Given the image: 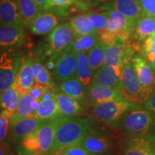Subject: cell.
Wrapping results in <instances>:
<instances>
[{"instance_id":"45","label":"cell","mask_w":155,"mask_h":155,"mask_svg":"<svg viewBox=\"0 0 155 155\" xmlns=\"http://www.w3.org/2000/svg\"><path fill=\"white\" fill-rule=\"evenodd\" d=\"M33 2L41 11H45L47 10L50 0H33Z\"/></svg>"},{"instance_id":"39","label":"cell","mask_w":155,"mask_h":155,"mask_svg":"<svg viewBox=\"0 0 155 155\" xmlns=\"http://www.w3.org/2000/svg\"><path fill=\"white\" fill-rule=\"evenodd\" d=\"M143 12L155 17V0H139Z\"/></svg>"},{"instance_id":"13","label":"cell","mask_w":155,"mask_h":155,"mask_svg":"<svg viewBox=\"0 0 155 155\" xmlns=\"http://www.w3.org/2000/svg\"><path fill=\"white\" fill-rule=\"evenodd\" d=\"M23 25H1L0 45L2 49L17 48L22 45L25 40Z\"/></svg>"},{"instance_id":"35","label":"cell","mask_w":155,"mask_h":155,"mask_svg":"<svg viewBox=\"0 0 155 155\" xmlns=\"http://www.w3.org/2000/svg\"><path fill=\"white\" fill-rule=\"evenodd\" d=\"M38 131L29 134L21 141V146L24 150V154L28 153H40V144L38 138Z\"/></svg>"},{"instance_id":"30","label":"cell","mask_w":155,"mask_h":155,"mask_svg":"<svg viewBox=\"0 0 155 155\" xmlns=\"http://www.w3.org/2000/svg\"><path fill=\"white\" fill-rule=\"evenodd\" d=\"M32 70H33L35 83L48 88H53L55 83L52 78L51 74L48 71L47 67L42 65L41 62L37 58L32 61Z\"/></svg>"},{"instance_id":"2","label":"cell","mask_w":155,"mask_h":155,"mask_svg":"<svg viewBox=\"0 0 155 155\" xmlns=\"http://www.w3.org/2000/svg\"><path fill=\"white\" fill-rule=\"evenodd\" d=\"M135 106L136 103L127 100L112 101L93 106V112L98 121L116 127L124 115Z\"/></svg>"},{"instance_id":"15","label":"cell","mask_w":155,"mask_h":155,"mask_svg":"<svg viewBox=\"0 0 155 155\" xmlns=\"http://www.w3.org/2000/svg\"><path fill=\"white\" fill-rule=\"evenodd\" d=\"M35 83V79L32 70V60L30 57L22 58L15 86L20 95H22L30 92Z\"/></svg>"},{"instance_id":"26","label":"cell","mask_w":155,"mask_h":155,"mask_svg":"<svg viewBox=\"0 0 155 155\" xmlns=\"http://www.w3.org/2000/svg\"><path fill=\"white\" fill-rule=\"evenodd\" d=\"M17 6L22 16L23 24L29 27L41 9L37 6L33 0H16Z\"/></svg>"},{"instance_id":"40","label":"cell","mask_w":155,"mask_h":155,"mask_svg":"<svg viewBox=\"0 0 155 155\" xmlns=\"http://www.w3.org/2000/svg\"><path fill=\"white\" fill-rule=\"evenodd\" d=\"M50 88L42 86V85L39 84V83H35V85L30 91V94L31 96L32 97L33 99L36 100H40V98H42V95L46 91H48Z\"/></svg>"},{"instance_id":"37","label":"cell","mask_w":155,"mask_h":155,"mask_svg":"<svg viewBox=\"0 0 155 155\" xmlns=\"http://www.w3.org/2000/svg\"><path fill=\"white\" fill-rule=\"evenodd\" d=\"M99 35V40L106 47L112 45L119 42V38L115 32L105 30L102 32H98ZM121 43V42H120Z\"/></svg>"},{"instance_id":"36","label":"cell","mask_w":155,"mask_h":155,"mask_svg":"<svg viewBox=\"0 0 155 155\" xmlns=\"http://www.w3.org/2000/svg\"><path fill=\"white\" fill-rule=\"evenodd\" d=\"M12 116V114L10 112L6 111V110L1 111V114H0V140H1V143H3L7 132H8V128Z\"/></svg>"},{"instance_id":"25","label":"cell","mask_w":155,"mask_h":155,"mask_svg":"<svg viewBox=\"0 0 155 155\" xmlns=\"http://www.w3.org/2000/svg\"><path fill=\"white\" fill-rule=\"evenodd\" d=\"M61 92L81 102L86 98L84 86L76 77L61 82L60 85Z\"/></svg>"},{"instance_id":"31","label":"cell","mask_w":155,"mask_h":155,"mask_svg":"<svg viewBox=\"0 0 155 155\" xmlns=\"http://www.w3.org/2000/svg\"><path fill=\"white\" fill-rule=\"evenodd\" d=\"M35 117L47 121H50L57 117H61L58 111L55 98L40 102V106L37 110Z\"/></svg>"},{"instance_id":"9","label":"cell","mask_w":155,"mask_h":155,"mask_svg":"<svg viewBox=\"0 0 155 155\" xmlns=\"http://www.w3.org/2000/svg\"><path fill=\"white\" fill-rule=\"evenodd\" d=\"M131 63L138 76L139 82L142 86L146 101L153 92L155 84L154 71L144 58L137 54L133 56Z\"/></svg>"},{"instance_id":"6","label":"cell","mask_w":155,"mask_h":155,"mask_svg":"<svg viewBox=\"0 0 155 155\" xmlns=\"http://www.w3.org/2000/svg\"><path fill=\"white\" fill-rule=\"evenodd\" d=\"M153 115L148 110L135 109L129 111L124 119V129L131 134H145L154 123Z\"/></svg>"},{"instance_id":"19","label":"cell","mask_w":155,"mask_h":155,"mask_svg":"<svg viewBox=\"0 0 155 155\" xmlns=\"http://www.w3.org/2000/svg\"><path fill=\"white\" fill-rule=\"evenodd\" d=\"M0 22H1V25H24L16 1L1 0L0 2Z\"/></svg>"},{"instance_id":"42","label":"cell","mask_w":155,"mask_h":155,"mask_svg":"<svg viewBox=\"0 0 155 155\" xmlns=\"http://www.w3.org/2000/svg\"><path fill=\"white\" fill-rule=\"evenodd\" d=\"M145 106L147 110L155 115V91H153L148 99L145 101Z\"/></svg>"},{"instance_id":"24","label":"cell","mask_w":155,"mask_h":155,"mask_svg":"<svg viewBox=\"0 0 155 155\" xmlns=\"http://www.w3.org/2000/svg\"><path fill=\"white\" fill-rule=\"evenodd\" d=\"M32 103L33 98L31 96L30 93L21 95L18 107L11 117V126L22 119L29 117H35V112L34 111L32 107Z\"/></svg>"},{"instance_id":"34","label":"cell","mask_w":155,"mask_h":155,"mask_svg":"<svg viewBox=\"0 0 155 155\" xmlns=\"http://www.w3.org/2000/svg\"><path fill=\"white\" fill-rule=\"evenodd\" d=\"M86 15L88 16L91 26L97 32H102V31L106 30L108 23V17L105 13H97L90 12L86 13Z\"/></svg>"},{"instance_id":"41","label":"cell","mask_w":155,"mask_h":155,"mask_svg":"<svg viewBox=\"0 0 155 155\" xmlns=\"http://www.w3.org/2000/svg\"><path fill=\"white\" fill-rule=\"evenodd\" d=\"M143 58L150 64L153 71L155 72V48L148 50H143Z\"/></svg>"},{"instance_id":"32","label":"cell","mask_w":155,"mask_h":155,"mask_svg":"<svg viewBox=\"0 0 155 155\" xmlns=\"http://www.w3.org/2000/svg\"><path fill=\"white\" fill-rule=\"evenodd\" d=\"M106 48V46L99 40L96 45L87 53L89 64L94 73L104 65Z\"/></svg>"},{"instance_id":"20","label":"cell","mask_w":155,"mask_h":155,"mask_svg":"<svg viewBox=\"0 0 155 155\" xmlns=\"http://www.w3.org/2000/svg\"><path fill=\"white\" fill-rule=\"evenodd\" d=\"M155 33V17L144 12L136 21L133 38L135 41L144 42Z\"/></svg>"},{"instance_id":"12","label":"cell","mask_w":155,"mask_h":155,"mask_svg":"<svg viewBox=\"0 0 155 155\" xmlns=\"http://www.w3.org/2000/svg\"><path fill=\"white\" fill-rule=\"evenodd\" d=\"M58 15L53 11L45 10L40 12L28 28L31 32L37 35L43 36L53 31L59 25Z\"/></svg>"},{"instance_id":"44","label":"cell","mask_w":155,"mask_h":155,"mask_svg":"<svg viewBox=\"0 0 155 155\" xmlns=\"http://www.w3.org/2000/svg\"><path fill=\"white\" fill-rule=\"evenodd\" d=\"M155 48V33L150 37V38H148L144 42V45L142 48V51L143 50H148Z\"/></svg>"},{"instance_id":"33","label":"cell","mask_w":155,"mask_h":155,"mask_svg":"<svg viewBox=\"0 0 155 155\" xmlns=\"http://www.w3.org/2000/svg\"><path fill=\"white\" fill-rule=\"evenodd\" d=\"M73 5L78 7H82L83 8H86V7L81 2L80 0H50L47 10H53L58 13H61V15H65L64 10L68 9V7Z\"/></svg>"},{"instance_id":"16","label":"cell","mask_w":155,"mask_h":155,"mask_svg":"<svg viewBox=\"0 0 155 155\" xmlns=\"http://www.w3.org/2000/svg\"><path fill=\"white\" fill-rule=\"evenodd\" d=\"M88 100L93 106L112 101L125 100L119 91L93 83L88 88Z\"/></svg>"},{"instance_id":"8","label":"cell","mask_w":155,"mask_h":155,"mask_svg":"<svg viewBox=\"0 0 155 155\" xmlns=\"http://www.w3.org/2000/svg\"><path fill=\"white\" fill-rule=\"evenodd\" d=\"M87 152L94 155H104L113 148V139L107 134L95 132L93 130L78 141Z\"/></svg>"},{"instance_id":"22","label":"cell","mask_w":155,"mask_h":155,"mask_svg":"<svg viewBox=\"0 0 155 155\" xmlns=\"http://www.w3.org/2000/svg\"><path fill=\"white\" fill-rule=\"evenodd\" d=\"M95 73L89 64L87 53L77 54L76 78L85 88H88L92 84Z\"/></svg>"},{"instance_id":"43","label":"cell","mask_w":155,"mask_h":155,"mask_svg":"<svg viewBox=\"0 0 155 155\" xmlns=\"http://www.w3.org/2000/svg\"><path fill=\"white\" fill-rule=\"evenodd\" d=\"M86 7H98L107 2L108 0H80Z\"/></svg>"},{"instance_id":"46","label":"cell","mask_w":155,"mask_h":155,"mask_svg":"<svg viewBox=\"0 0 155 155\" xmlns=\"http://www.w3.org/2000/svg\"><path fill=\"white\" fill-rule=\"evenodd\" d=\"M7 147L4 143H2L1 144V150H0V155H8L7 151Z\"/></svg>"},{"instance_id":"1","label":"cell","mask_w":155,"mask_h":155,"mask_svg":"<svg viewBox=\"0 0 155 155\" xmlns=\"http://www.w3.org/2000/svg\"><path fill=\"white\" fill-rule=\"evenodd\" d=\"M93 118H73L64 116L56 130L49 155H56L68 147L79 141L93 130Z\"/></svg>"},{"instance_id":"3","label":"cell","mask_w":155,"mask_h":155,"mask_svg":"<svg viewBox=\"0 0 155 155\" xmlns=\"http://www.w3.org/2000/svg\"><path fill=\"white\" fill-rule=\"evenodd\" d=\"M2 52L0 58V91L15 86L22 58L17 48H8Z\"/></svg>"},{"instance_id":"21","label":"cell","mask_w":155,"mask_h":155,"mask_svg":"<svg viewBox=\"0 0 155 155\" xmlns=\"http://www.w3.org/2000/svg\"><path fill=\"white\" fill-rule=\"evenodd\" d=\"M56 102L61 116L73 117L79 115L82 111L81 102L63 93L56 95Z\"/></svg>"},{"instance_id":"5","label":"cell","mask_w":155,"mask_h":155,"mask_svg":"<svg viewBox=\"0 0 155 155\" xmlns=\"http://www.w3.org/2000/svg\"><path fill=\"white\" fill-rule=\"evenodd\" d=\"M122 90L125 100L134 103L145 101L143 88L131 61L127 62L121 68Z\"/></svg>"},{"instance_id":"23","label":"cell","mask_w":155,"mask_h":155,"mask_svg":"<svg viewBox=\"0 0 155 155\" xmlns=\"http://www.w3.org/2000/svg\"><path fill=\"white\" fill-rule=\"evenodd\" d=\"M122 155H155L150 139L136 137L129 141Z\"/></svg>"},{"instance_id":"14","label":"cell","mask_w":155,"mask_h":155,"mask_svg":"<svg viewBox=\"0 0 155 155\" xmlns=\"http://www.w3.org/2000/svg\"><path fill=\"white\" fill-rule=\"evenodd\" d=\"M48 121L36 117H29L20 120L12 125V139L15 141H22L25 137L39 130Z\"/></svg>"},{"instance_id":"27","label":"cell","mask_w":155,"mask_h":155,"mask_svg":"<svg viewBox=\"0 0 155 155\" xmlns=\"http://www.w3.org/2000/svg\"><path fill=\"white\" fill-rule=\"evenodd\" d=\"M21 95L15 86L1 92V108L14 114L18 107Z\"/></svg>"},{"instance_id":"38","label":"cell","mask_w":155,"mask_h":155,"mask_svg":"<svg viewBox=\"0 0 155 155\" xmlns=\"http://www.w3.org/2000/svg\"><path fill=\"white\" fill-rule=\"evenodd\" d=\"M56 155H94L83 148L78 143L68 147Z\"/></svg>"},{"instance_id":"11","label":"cell","mask_w":155,"mask_h":155,"mask_svg":"<svg viewBox=\"0 0 155 155\" xmlns=\"http://www.w3.org/2000/svg\"><path fill=\"white\" fill-rule=\"evenodd\" d=\"M92 83L106 88L116 89L121 92L123 86L121 69L104 65L95 73Z\"/></svg>"},{"instance_id":"4","label":"cell","mask_w":155,"mask_h":155,"mask_svg":"<svg viewBox=\"0 0 155 155\" xmlns=\"http://www.w3.org/2000/svg\"><path fill=\"white\" fill-rule=\"evenodd\" d=\"M75 38L69 22H64L58 25L48 38L50 54L59 58L63 53L70 51Z\"/></svg>"},{"instance_id":"10","label":"cell","mask_w":155,"mask_h":155,"mask_svg":"<svg viewBox=\"0 0 155 155\" xmlns=\"http://www.w3.org/2000/svg\"><path fill=\"white\" fill-rule=\"evenodd\" d=\"M77 53L72 50L60 55L53 70V75L60 82L76 77Z\"/></svg>"},{"instance_id":"29","label":"cell","mask_w":155,"mask_h":155,"mask_svg":"<svg viewBox=\"0 0 155 155\" xmlns=\"http://www.w3.org/2000/svg\"><path fill=\"white\" fill-rule=\"evenodd\" d=\"M69 23L71 25L75 38L97 32L91 26L86 14L75 15L71 19Z\"/></svg>"},{"instance_id":"28","label":"cell","mask_w":155,"mask_h":155,"mask_svg":"<svg viewBox=\"0 0 155 155\" xmlns=\"http://www.w3.org/2000/svg\"><path fill=\"white\" fill-rule=\"evenodd\" d=\"M99 35L98 32L86 35L75 38L71 50L75 53H88L99 42Z\"/></svg>"},{"instance_id":"17","label":"cell","mask_w":155,"mask_h":155,"mask_svg":"<svg viewBox=\"0 0 155 155\" xmlns=\"http://www.w3.org/2000/svg\"><path fill=\"white\" fill-rule=\"evenodd\" d=\"M63 118L64 116H61L51 119L37 131L40 154L49 153L53 145L57 128L63 121Z\"/></svg>"},{"instance_id":"7","label":"cell","mask_w":155,"mask_h":155,"mask_svg":"<svg viewBox=\"0 0 155 155\" xmlns=\"http://www.w3.org/2000/svg\"><path fill=\"white\" fill-rule=\"evenodd\" d=\"M101 9L108 17V23L106 30L111 32H117L131 40L133 38L134 30L135 21L124 15L115 9L109 7L100 6Z\"/></svg>"},{"instance_id":"18","label":"cell","mask_w":155,"mask_h":155,"mask_svg":"<svg viewBox=\"0 0 155 155\" xmlns=\"http://www.w3.org/2000/svg\"><path fill=\"white\" fill-rule=\"evenodd\" d=\"M102 6L115 9L135 22L144 14L139 0H108Z\"/></svg>"}]
</instances>
